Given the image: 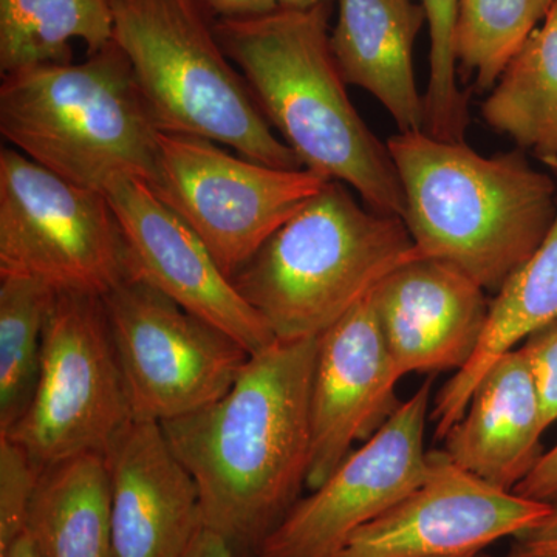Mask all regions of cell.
<instances>
[{"label": "cell", "instance_id": "obj_21", "mask_svg": "<svg viewBox=\"0 0 557 557\" xmlns=\"http://www.w3.org/2000/svg\"><path fill=\"white\" fill-rule=\"evenodd\" d=\"M482 113L520 148L557 160V2L508 62Z\"/></svg>", "mask_w": 557, "mask_h": 557}, {"label": "cell", "instance_id": "obj_6", "mask_svg": "<svg viewBox=\"0 0 557 557\" xmlns=\"http://www.w3.org/2000/svg\"><path fill=\"white\" fill-rule=\"evenodd\" d=\"M126 53L157 129L218 143L278 170H306L231 65L200 0H112Z\"/></svg>", "mask_w": 557, "mask_h": 557}, {"label": "cell", "instance_id": "obj_27", "mask_svg": "<svg viewBox=\"0 0 557 557\" xmlns=\"http://www.w3.org/2000/svg\"><path fill=\"white\" fill-rule=\"evenodd\" d=\"M520 350L525 355L539 395L547 429L557 421V321L523 341Z\"/></svg>", "mask_w": 557, "mask_h": 557}, {"label": "cell", "instance_id": "obj_5", "mask_svg": "<svg viewBox=\"0 0 557 557\" xmlns=\"http://www.w3.org/2000/svg\"><path fill=\"white\" fill-rule=\"evenodd\" d=\"M0 134L11 148L83 188L106 194L124 180L150 185L156 175L160 131L115 40L81 64L3 75Z\"/></svg>", "mask_w": 557, "mask_h": 557}, {"label": "cell", "instance_id": "obj_8", "mask_svg": "<svg viewBox=\"0 0 557 557\" xmlns=\"http://www.w3.org/2000/svg\"><path fill=\"white\" fill-rule=\"evenodd\" d=\"M134 420L101 296L57 293L46 319L38 386L5 434L42 472L79 454H104Z\"/></svg>", "mask_w": 557, "mask_h": 557}, {"label": "cell", "instance_id": "obj_12", "mask_svg": "<svg viewBox=\"0 0 557 557\" xmlns=\"http://www.w3.org/2000/svg\"><path fill=\"white\" fill-rule=\"evenodd\" d=\"M548 502L519 496L429 453L420 485L359 528L336 557H469L537 525Z\"/></svg>", "mask_w": 557, "mask_h": 557}, {"label": "cell", "instance_id": "obj_25", "mask_svg": "<svg viewBox=\"0 0 557 557\" xmlns=\"http://www.w3.org/2000/svg\"><path fill=\"white\" fill-rule=\"evenodd\" d=\"M458 2L460 0H420L431 38L424 131L448 141H465L469 124L468 97L457 81Z\"/></svg>", "mask_w": 557, "mask_h": 557}, {"label": "cell", "instance_id": "obj_11", "mask_svg": "<svg viewBox=\"0 0 557 557\" xmlns=\"http://www.w3.org/2000/svg\"><path fill=\"white\" fill-rule=\"evenodd\" d=\"M431 379L310 496L299 498L256 557H336L359 528L395 507L426 475Z\"/></svg>", "mask_w": 557, "mask_h": 557}, {"label": "cell", "instance_id": "obj_35", "mask_svg": "<svg viewBox=\"0 0 557 557\" xmlns=\"http://www.w3.org/2000/svg\"><path fill=\"white\" fill-rule=\"evenodd\" d=\"M469 557H475V556H469Z\"/></svg>", "mask_w": 557, "mask_h": 557}, {"label": "cell", "instance_id": "obj_13", "mask_svg": "<svg viewBox=\"0 0 557 557\" xmlns=\"http://www.w3.org/2000/svg\"><path fill=\"white\" fill-rule=\"evenodd\" d=\"M106 196L126 240L129 277L159 289L251 355L276 341L199 236L145 182L124 180Z\"/></svg>", "mask_w": 557, "mask_h": 557}, {"label": "cell", "instance_id": "obj_10", "mask_svg": "<svg viewBox=\"0 0 557 557\" xmlns=\"http://www.w3.org/2000/svg\"><path fill=\"white\" fill-rule=\"evenodd\" d=\"M134 420L166 423L222 398L251 354L145 281L102 296Z\"/></svg>", "mask_w": 557, "mask_h": 557}, {"label": "cell", "instance_id": "obj_16", "mask_svg": "<svg viewBox=\"0 0 557 557\" xmlns=\"http://www.w3.org/2000/svg\"><path fill=\"white\" fill-rule=\"evenodd\" d=\"M116 557H180L203 528L199 486L163 426L132 420L104 453Z\"/></svg>", "mask_w": 557, "mask_h": 557}, {"label": "cell", "instance_id": "obj_24", "mask_svg": "<svg viewBox=\"0 0 557 557\" xmlns=\"http://www.w3.org/2000/svg\"><path fill=\"white\" fill-rule=\"evenodd\" d=\"M557 0H460L456 27L457 62L475 87L496 86L508 62L547 17Z\"/></svg>", "mask_w": 557, "mask_h": 557}, {"label": "cell", "instance_id": "obj_34", "mask_svg": "<svg viewBox=\"0 0 557 557\" xmlns=\"http://www.w3.org/2000/svg\"><path fill=\"white\" fill-rule=\"evenodd\" d=\"M475 557H491V556L482 555V553H480V555H478Z\"/></svg>", "mask_w": 557, "mask_h": 557}, {"label": "cell", "instance_id": "obj_3", "mask_svg": "<svg viewBox=\"0 0 557 557\" xmlns=\"http://www.w3.org/2000/svg\"><path fill=\"white\" fill-rule=\"evenodd\" d=\"M386 145L418 255L449 263L485 292L504 287L555 222V180L520 152L485 157L426 131L399 132Z\"/></svg>", "mask_w": 557, "mask_h": 557}, {"label": "cell", "instance_id": "obj_2", "mask_svg": "<svg viewBox=\"0 0 557 557\" xmlns=\"http://www.w3.org/2000/svg\"><path fill=\"white\" fill-rule=\"evenodd\" d=\"M330 0L307 10L214 21L273 131L306 170L357 190L380 214L403 219L405 194L388 152L351 104L330 46Z\"/></svg>", "mask_w": 557, "mask_h": 557}, {"label": "cell", "instance_id": "obj_14", "mask_svg": "<svg viewBox=\"0 0 557 557\" xmlns=\"http://www.w3.org/2000/svg\"><path fill=\"white\" fill-rule=\"evenodd\" d=\"M401 380L388 354L372 295L318 338L310 397V467L317 490L397 410Z\"/></svg>", "mask_w": 557, "mask_h": 557}, {"label": "cell", "instance_id": "obj_26", "mask_svg": "<svg viewBox=\"0 0 557 557\" xmlns=\"http://www.w3.org/2000/svg\"><path fill=\"white\" fill-rule=\"evenodd\" d=\"M39 475L27 450L0 435V557L24 534Z\"/></svg>", "mask_w": 557, "mask_h": 557}, {"label": "cell", "instance_id": "obj_4", "mask_svg": "<svg viewBox=\"0 0 557 557\" xmlns=\"http://www.w3.org/2000/svg\"><path fill=\"white\" fill-rule=\"evenodd\" d=\"M418 258L403 219L362 207L332 180L231 281L274 338H318Z\"/></svg>", "mask_w": 557, "mask_h": 557}, {"label": "cell", "instance_id": "obj_23", "mask_svg": "<svg viewBox=\"0 0 557 557\" xmlns=\"http://www.w3.org/2000/svg\"><path fill=\"white\" fill-rule=\"evenodd\" d=\"M57 293L33 278L0 276V434L30 406L42 361L44 327Z\"/></svg>", "mask_w": 557, "mask_h": 557}, {"label": "cell", "instance_id": "obj_15", "mask_svg": "<svg viewBox=\"0 0 557 557\" xmlns=\"http://www.w3.org/2000/svg\"><path fill=\"white\" fill-rule=\"evenodd\" d=\"M384 343L399 376L463 369L485 330V289L440 260L418 258L372 293Z\"/></svg>", "mask_w": 557, "mask_h": 557}, {"label": "cell", "instance_id": "obj_30", "mask_svg": "<svg viewBox=\"0 0 557 557\" xmlns=\"http://www.w3.org/2000/svg\"><path fill=\"white\" fill-rule=\"evenodd\" d=\"M219 20H248L265 16L278 9L277 0H200Z\"/></svg>", "mask_w": 557, "mask_h": 557}, {"label": "cell", "instance_id": "obj_29", "mask_svg": "<svg viewBox=\"0 0 557 557\" xmlns=\"http://www.w3.org/2000/svg\"><path fill=\"white\" fill-rule=\"evenodd\" d=\"M515 493L548 504L557 498V443L544 453L533 471L516 486Z\"/></svg>", "mask_w": 557, "mask_h": 557}, {"label": "cell", "instance_id": "obj_22", "mask_svg": "<svg viewBox=\"0 0 557 557\" xmlns=\"http://www.w3.org/2000/svg\"><path fill=\"white\" fill-rule=\"evenodd\" d=\"M75 39L89 54L113 42L112 0H0L2 75L70 64Z\"/></svg>", "mask_w": 557, "mask_h": 557}, {"label": "cell", "instance_id": "obj_31", "mask_svg": "<svg viewBox=\"0 0 557 557\" xmlns=\"http://www.w3.org/2000/svg\"><path fill=\"white\" fill-rule=\"evenodd\" d=\"M180 557H237V553L226 539L203 527Z\"/></svg>", "mask_w": 557, "mask_h": 557}, {"label": "cell", "instance_id": "obj_19", "mask_svg": "<svg viewBox=\"0 0 557 557\" xmlns=\"http://www.w3.org/2000/svg\"><path fill=\"white\" fill-rule=\"evenodd\" d=\"M557 177V160L544 161ZM557 321V214L536 251L520 265L490 302L485 330L474 355L446 383L435 399L431 420L443 440L468 408L487 369L537 330Z\"/></svg>", "mask_w": 557, "mask_h": 557}, {"label": "cell", "instance_id": "obj_7", "mask_svg": "<svg viewBox=\"0 0 557 557\" xmlns=\"http://www.w3.org/2000/svg\"><path fill=\"white\" fill-rule=\"evenodd\" d=\"M0 276L101 298L119 287L129 263L108 196L0 150Z\"/></svg>", "mask_w": 557, "mask_h": 557}, {"label": "cell", "instance_id": "obj_9", "mask_svg": "<svg viewBox=\"0 0 557 557\" xmlns=\"http://www.w3.org/2000/svg\"><path fill=\"white\" fill-rule=\"evenodd\" d=\"M329 182L309 170L245 159L209 139L160 132L148 186L233 277Z\"/></svg>", "mask_w": 557, "mask_h": 557}, {"label": "cell", "instance_id": "obj_17", "mask_svg": "<svg viewBox=\"0 0 557 557\" xmlns=\"http://www.w3.org/2000/svg\"><path fill=\"white\" fill-rule=\"evenodd\" d=\"M545 431L536 380L519 347L487 369L463 417L443 438V453L491 485L515 491L544 456Z\"/></svg>", "mask_w": 557, "mask_h": 557}, {"label": "cell", "instance_id": "obj_20", "mask_svg": "<svg viewBox=\"0 0 557 557\" xmlns=\"http://www.w3.org/2000/svg\"><path fill=\"white\" fill-rule=\"evenodd\" d=\"M24 533L40 557H116L104 454H79L44 469Z\"/></svg>", "mask_w": 557, "mask_h": 557}, {"label": "cell", "instance_id": "obj_33", "mask_svg": "<svg viewBox=\"0 0 557 557\" xmlns=\"http://www.w3.org/2000/svg\"><path fill=\"white\" fill-rule=\"evenodd\" d=\"M327 0H277L278 9L307 10Z\"/></svg>", "mask_w": 557, "mask_h": 557}, {"label": "cell", "instance_id": "obj_28", "mask_svg": "<svg viewBox=\"0 0 557 557\" xmlns=\"http://www.w3.org/2000/svg\"><path fill=\"white\" fill-rule=\"evenodd\" d=\"M537 525L515 537L508 557H557V498Z\"/></svg>", "mask_w": 557, "mask_h": 557}, {"label": "cell", "instance_id": "obj_18", "mask_svg": "<svg viewBox=\"0 0 557 557\" xmlns=\"http://www.w3.org/2000/svg\"><path fill=\"white\" fill-rule=\"evenodd\" d=\"M424 22L426 13L416 0H338V20L330 32L346 84L369 91L399 132L426 126L413 70V47Z\"/></svg>", "mask_w": 557, "mask_h": 557}, {"label": "cell", "instance_id": "obj_1", "mask_svg": "<svg viewBox=\"0 0 557 557\" xmlns=\"http://www.w3.org/2000/svg\"><path fill=\"white\" fill-rule=\"evenodd\" d=\"M318 338L274 341L218 401L161 423L199 486L203 527L236 553L258 555L307 485Z\"/></svg>", "mask_w": 557, "mask_h": 557}, {"label": "cell", "instance_id": "obj_32", "mask_svg": "<svg viewBox=\"0 0 557 557\" xmlns=\"http://www.w3.org/2000/svg\"><path fill=\"white\" fill-rule=\"evenodd\" d=\"M3 557H40L27 534H22Z\"/></svg>", "mask_w": 557, "mask_h": 557}]
</instances>
